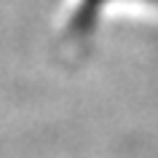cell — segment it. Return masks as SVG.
<instances>
[{
  "label": "cell",
  "instance_id": "1",
  "mask_svg": "<svg viewBox=\"0 0 158 158\" xmlns=\"http://www.w3.org/2000/svg\"><path fill=\"white\" fill-rule=\"evenodd\" d=\"M105 3H107V0H81V8L75 11L73 22H70L75 32H86V30L94 24V16H97V11H99ZM156 3H158V0H156Z\"/></svg>",
  "mask_w": 158,
  "mask_h": 158
}]
</instances>
